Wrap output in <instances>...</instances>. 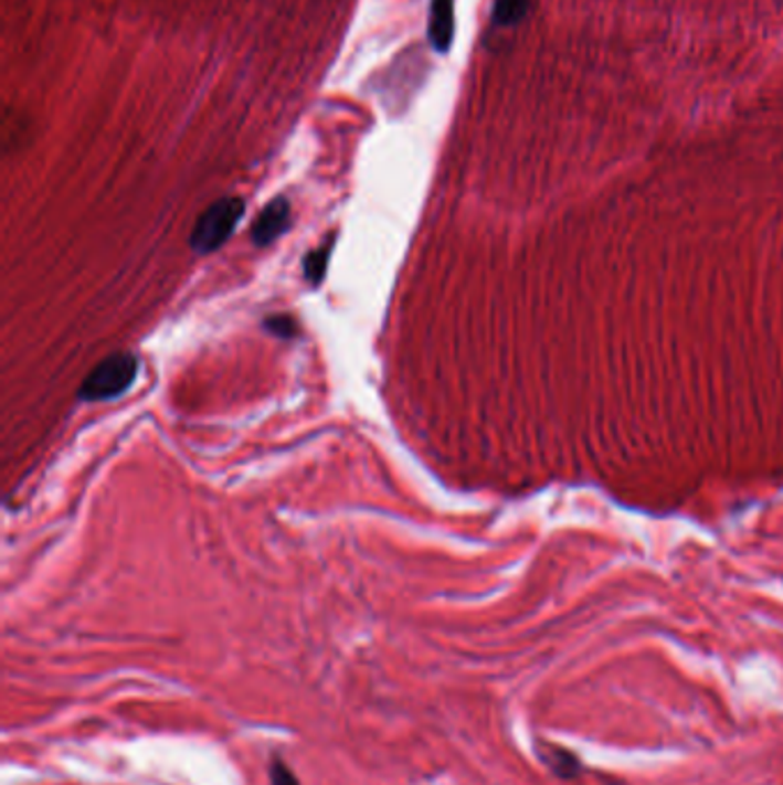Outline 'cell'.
<instances>
[{
    "instance_id": "obj_9",
    "label": "cell",
    "mask_w": 783,
    "mask_h": 785,
    "mask_svg": "<svg viewBox=\"0 0 783 785\" xmlns=\"http://www.w3.org/2000/svg\"><path fill=\"white\" fill-rule=\"evenodd\" d=\"M265 327L281 338H293L297 331V325H295L293 317H267Z\"/></svg>"
},
{
    "instance_id": "obj_3",
    "label": "cell",
    "mask_w": 783,
    "mask_h": 785,
    "mask_svg": "<svg viewBox=\"0 0 783 785\" xmlns=\"http://www.w3.org/2000/svg\"><path fill=\"white\" fill-rule=\"evenodd\" d=\"M289 221H293V208H289V202L285 198L272 200L253 223V230H251L253 244L260 248L274 244L278 237L285 235L287 227H289Z\"/></svg>"
},
{
    "instance_id": "obj_1",
    "label": "cell",
    "mask_w": 783,
    "mask_h": 785,
    "mask_svg": "<svg viewBox=\"0 0 783 785\" xmlns=\"http://www.w3.org/2000/svg\"><path fill=\"white\" fill-rule=\"evenodd\" d=\"M244 200L242 198H221L202 212L191 232V248L200 255H210L219 251L235 232L237 223L244 216Z\"/></svg>"
},
{
    "instance_id": "obj_8",
    "label": "cell",
    "mask_w": 783,
    "mask_h": 785,
    "mask_svg": "<svg viewBox=\"0 0 783 785\" xmlns=\"http://www.w3.org/2000/svg\"><path fill=\"white\" fill-rule=\"evenodd\" d=\"M269 778H272V785H301L297 774L289 770L281 759H274L269 763Z\"/></svg>"
},
{
    "instance_id": "obj_5",
    "label": "cell",
    "mask_w": 783,
    "mask_h": 785,
    "mask_svg": "<svg viewBox=\"0 0 783 785\" xmlns=\"http://www.w3.org/2000/svg\"><path fill=\"white\" fill-rule=\"evenodd\" d=\"M540 759L547 763V767L557 772L563 778L576 776L579 774V761L576 755H572L568 749H559V746H544V751H540Z\"/></svg>"
},
{
    "instance_id": "obj_4",
    "label": "cell",
    "mask_w": 783,
    "mask_h": 785,
    "mask_svg": "<svg viewBox=\"0 0 783 785\" xmlns=\"http://www.w3.org/2000/svg\"><path fill=\"white\" fill-rule=\"evenodd\" d=\"M455 38V3L453 0H432L427 40L437 53H448Z\"/></svg>"
},
{
    "instance_id": "obj_7",
    "label": "cell",
    "mask_w": 783,
    "mask_h": 785,
    "mask_svg": "<svg viewBox=\"0 0 783 785\" xmlns=\"http://www.w3.org/2000/svg\"><path fill=\"white\" fill-rule=\"evenodd\" d=\"M329 253H331V244L327 242V244H322V248H315L306 255L304 274L310 285H320V280L325 278V272L329 265Z\"/></svg>"
},
{
    "instance_id": "obj_2",
    "label": "cell",
    "mask_w": 783,
    "mask_h": 785,
    "mask_svg": "<svg viewBox=\"0 0 783 785\" xmlns=\"http://www.w3.org/2000/svg\"><path fill=\"white\" fill-rule=\"evenodd\" d=\"M138 374V359L127 352L110 354L104 361H99L91 374L85 376L78 397L83 402H106L113 397H120L131 384L136 382Z\"/></svg>"
},
{
    "instance_id": "obj_6",
    "label": "cell",
    "mask_w": 783,
    "mask_h": 785,
    "mask_svg": "<svg viewBox=\"0 0 783 785\" xmlns=\"http://www.w3.org/2000/svg\"><path fill=\"white\" fill-rule=\"evenodd\" d=\"M529 8H531V0H495L491 21H495V25L510 28L527 17Z\"/></svg>"
}]
</instances>
